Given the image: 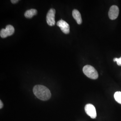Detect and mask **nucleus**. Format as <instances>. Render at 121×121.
<instances>
[{"label":"nucleus","instance_id":"obj_10","mask_svg":"<svg viewBox=\"0 0 121 121\" xmlns=\"http://www.w3.org/2000/svg\"><path fill=\"white\" fill-rule=\"evenodd\" d=\"M114 99L118 103L121 104V92L116 91L114 95Z\"/></svg>","mask_w":121,"mask_h":121},{"label":"nucleus","instance_id":"obj_1","mask_svg":"<svg viewBox=\"0 0 121 121\" xmlns=\"http://www.w3.org/2000/svg\"><path fill=\"white\" fill-rule=\"evenodd\" d=\"M33 91L36 97L41 100H47L51 96V93L50 90L47 87L43 85H35L33 89Z\"/></svg>","mask_w":121,"mask_h":121},{"label":"nucleus","instance_id":"obj_7","mask_svg":"<svg viewBox=\"0 0 121 121\" xmlns=\"http://www.w3.org/2000/svg\"><path fill=\"white\" fill-rule=\"evenodd\" d=\"M119 8L117 5H112L108 11V17L111 20L116 19L119 14Z\"/></svg>","mask_w":121,"mask_h":121},{"label":"nucleus","instance_id":"obj_12","mask_svg":"<svg viewBox=\"0 0 121 121\" xmlns=\"http://www.w3.org/2000/svg\"><path fill=\"white\" fill-rule=\"evenodd\" d=\"M18 1H19L18 0H11V3H13V4H15V3L18 2Z\"/></svg>","mask_w":121,"mask_h":121},{"label":"nucleus","instance_id":"obj_13","mask_svg":"<svg viewBox=\"0 0 121 121\" xmlns=\"http://www.w3.org/2000/svg\"><path fill=\"white\" fill-rule=\"evenodd\" d=\"M3 104L2 102L1 101V100H0V108L1 109L3 108Z\"/></svg>","mask_w":121,"mask_h":121},{"label":"nucleus","instance_id":"obj_4","mask_svg":"<svg viewBox=\"0 0 121 121\" xmlns=\"http://www.w3.org/2000/svg\"><path fill=\"white\" fill-rule=\"evenodd\" d=\"M56 10L54 9H50L48 11L46 16V22L49 26H53L55 24V15Z\"/></svg>","mask_w":121,"mask_h":121},{"label":"nucleus","instance_id":"obj_8","mask_svg":"<svg viewBox=\"0 0 121 121\" xmlns=\"http://www.w3.org/2000/svg\"><path fill=\"white\" fill-rule=\"evenodd\" d=\"M72 15L74 19L77 22L78 24H81L82 22V19L81 17V15L80 12L77 9H73L72 12Z\"/></svg>","mask_w":121,"mask_h":121},{"label":"nucleus","instance_id":"obj_6","mask_svg":"<svg viewBox=\"0 0 121 121\" xmlns=\"http://www.w3.org/2000/svg\"><path fill=\"white\" fill-rule=\"evenodd\" d=\"M57 26L60 28L61 30L65 34H67L69 32V24L64 20L61 19L56 23Z\"/></svg>","mask_w":121,"mask_h":121},{"label":"nucleus","instance_id":"obj_5","mask_svg":"<svg viewBox=\"0 0 121 121\" xmlns=\"http://www.w3.org/2000/svg\"><path fill=\"white\" fill-rule=\"evenodd\" d=\"M85 111L86 114L91 118H95L96 117V112L95 106L91 104H87L85 106Z\"/></svg>","mask_w":121,"mask_h":121},{"label":"nucleus","instance_id":"obj_9","mask_svg":"<svg viewBox=\"0 0 121 121\" xmlns=\"http://www.w3.org/2000/svg\"><path fill=\"white\" fill-rule=\"evenodd\" d=\"M37 13V11L36 9H31L26 10L24 13V16L26 18H30L35 15Z\"/></svg>","mask_w":121,"mask_h":121},{"label":"nucleus","instance_id":"obj_11","mask_svg":"<svg viewBox=\"0 0 121 121\" xmlns=\"http://www.w3.org/2000/svg\"><path fill=\"white\" fill-rule=\"evenodd\" d=\"M114 61H116L117 64L119 66H121V57L117 58H114L113 59Z\"/></svg>","mask_w":121,"mask_h":121},{"label":"nucleus","instance_id":"obj_3","mask_svg":"<svg viewBox=\"0 0 121 121\" xmlns=\"http://www.w3.org/2000/svg\"><path fill=\"white\" fill-rule=\"evenodd\" d=\"M14 32V28L11 25H7L5 29H2L0 31V36L2 38H5L13 34Z\"/></svg>","mask_w":121,"mask_h":121},{"label":"nucleus","instance_id":"obj_2","mask_svg":"<svg viewBox=\"0 0 121 121\" xmlns=\"http://www.w3.org/2000/svg\"><path fill=\"white\" fill-rule=\"evenodd\" d=\"M83 72L88 78L96 79L98 78V73L96 70L90 65H86L83 68Z\"/></svg>","mask_w":121,"mask_h":121}]
</instances>
